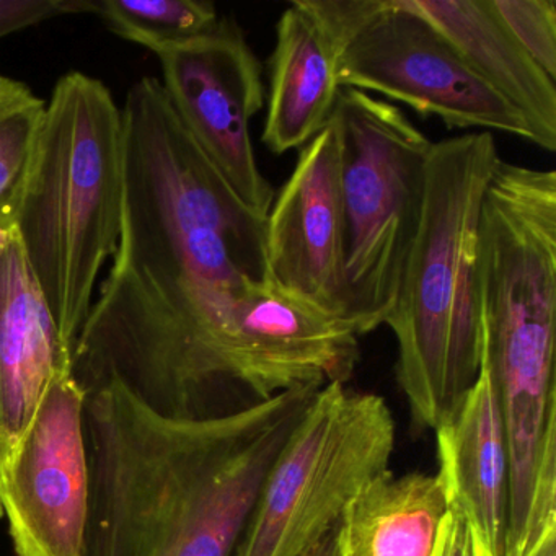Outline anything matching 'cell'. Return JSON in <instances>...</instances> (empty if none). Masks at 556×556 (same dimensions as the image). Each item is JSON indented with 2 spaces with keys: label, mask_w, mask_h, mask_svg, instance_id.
<instances>
[{
  "label": "cell",
  "mask_w": 556,
  "mask_h": 556,
  "mask_svg": "<svg viewBox=\"0 0 556 556\" xmlns=\"http://www.w3.org/2000/svg\"><path fill=\"white\" fill-rule=\"evenodd\" d=\"M122 232L73 351L86 392L118 380L172 418L232 415L288 392L243 328L271 278L266 217L250 210L144 77L122 109Z\"/></svg>",
  "instance_id": "1"
},
{
  "label": "cell",
  "mask_w": 556,
  "mask_h": 556,
  "mask_svg": "<svg viewBox=\"0 0 556 556\" xmlns=\"http://www.w3.org/2000/svg\"><path fill=\"white\" fill-rule=\"evenodd\" d=\"M320 389L216 418H172L118 380L87 392L80 556H233L266 475Z\"/></svg>",
  "instance_id": "2"
},
{
  "label": "cell",
  "mask_w": 556,
  "mask_h": 556,
  "mask_svg": "<svg viewBox=\"0 0 556 556\" xmlns=\"http://www.w3.org/2000/svg\"><path fill=\"white\" fill-rule=\"evenodd\" d=\"M500 161L491 132L432 142L418 232L383 324L395 337L396 382L418 431H435L480 374L478 226Z\"/></svg>",
  "instance_id": "3"
},
{
  "label": "cell",
  "mask_w": 556,
  "mask_h": 556,
  "mask_svg": "<svg viewBox=\"0 0 556 556\" xmlns=\"http://www.w3.org/2000/svg\"><path fill=\"white\" fill-rule=\"evenodd\" d=\"M481 366L509 464L532 471L556 441V174L501 159L478 226Z\"/></svg>",
  "instance_id": "4"
},
{
  "label": "cell",
  "mask_w": 556,
  "mask_h": 556,
  "mask_svg": "<svg viewBox=\"0 0 556 556\" xmlns=\"http://www.w3.org/2000/svg\"><path fill=\"white\" fill-rule=\"evenodd\" d=\"M122 214V109L99 79L67 74L47 103L15 227L71 356Z\"/></svg>",
  "instance_id": "5"
},
{
  "label": "cell",
  "mask_w": 556,
  "mask_h": 556,
  "mask_svg": "<svg viewBox=\"0 0 556 556\" xmlns=\"http://www.w3.org/2000/svg\"><path fill=\"white\" fill-rule=\"evenodd\" d=\"M331 119L340 135L346 318L363 337L395 305L432 142L399 106L356 89L340 90Z\"/></svg>",
  "instance_id": "6"
},
{
  "label": "cell",
  "mask_w": 556,
  "mask_h": 556,
  "mask_svg": "<svg viewBox=\"0 0 556 556\" xmlns=\"http://www.w3.org/2000/svg\"><path fill=\"white\" fill-rule=\"evenodd\" d=\"M396 422L383 396L330 383L276 458L233 556H301L390 471Z\"/></svg>",
  "instance_id": "7"
},
{
  "label": "cell",
  "mask_w": 556,
  "mask_h": 556,
  "mask_svg": "<svg viewBox=\"0 0 556 556\" xmlns=\"http://www.w3.org/2000/svg\"><path fill=\"white\" fill-rule=\"evenodd\" d=\"M338 83L341 89L389 97L451 129L504 132L533 144L522 113L406 0H380L379 11L340 51Z\"/></svg>",
  "instance_id": "8"
},
{
  "label": "cell",
  "mask_w": 556,
  "mask_h": 556,
  "mask_svg": "<svg viewBox=\"0 0 556 556\" xmlns=\"http://www.w3.org/2000/svg\"><path fill=\"white\" fill-rule=\"evenodd\" d=\"M86 390L71 374L48 387L0 475V514L18 556H80L90 506Z\"/></svg>",
  "instance_id": "9"
},
{
  "label": "cell",
  "mask_w": 556,
  "mask_h": 556,
  "mask_svg": "<svg viewBox=\"0 0 556 556\" xmlns=\"http://www.w3.org/2000/svg\"><path fill=\"white\" fill-rule=\"evenodd\" d=\"M165 96L237 197L268 216L275 190L260 172L250 123L265 105L263 70L232 18L157 54Z\"/></svg>",
  "instance_id": "10"
},
{
  "label": "cell",
  "mask_w": 556,
  "mask_h": 556,
  "mask_svg": "<svg viewBox=\"0 0 556 556\" xmlns=\"http://www.w3.org/2000/svg\"><path fill=\"white\" fill-rule=\"evenodd\" d=\"M266 258L276 285L346 318L340 135L328 125L301 149L266 216Z\"/></svg>",
  "instance_id": "11"
},
{
  "label": "cell",
  "mask_w": 556,
  "mask_h": 556,
  "mask_svg": "<svg viewBox=\"0 0 556 556\" xmlns=\"http://www.w3.org/2000/svg\"><path fill=\"white\" fill-rule=\"evenodd\" d=\"M73 372L17 227H0V475L54 379Z\"/></svg>",
  "instance_id": "12"
},
{
  "label": "cell",
  "mask_w": 556,
  "mask_h": 556,
  "mask_svg": "<svg viewBox=\"0 0 556 556\" xmlns=\"http://www.w3.org/2000/svg\"><path fill=\"white\" fill-rule=\"evenodd\" d=\"M438 477L473 530L483 556H503L509 504V457L496 392L486 370L434 431Z\"/></svg>",
  "instance_id": "13"
},
{
  "label": "cell",
  "mask_w": 556,
  "mask_h": 556,
  "mask_svg": "<svg viewBox=\"0 0 556 556\" xmlns=\"http://www.w3.org/2000/svg\"><path fill=\"white\" fill-rule=\"evenodd\" d=\"M462 60L514 109L533 132V144L556 151V84L514 40L491 0H406Z\"/></svg>",
  "instance_id": "14"
},
{
  "label": "cell",
  "mask_w": 556,
  "mask_h": 556,
  "mask_svg": "<svg viewBox=\"0 0 556 556\" xmlns=\"http://www.w3.org/2000/svg\"><path fill=\"white\" fill-rule=\"evenodd\" d=\"M262 141L273 154L302 149L330 122L340 96L338 50L304 0L276 25Z\"/></svg>",
  "instance_id": "15"
},
{
  "label": "cell",
  "mask_w": 556,
  "mask_h": 556,
  "mask_svg": "<svg viewBox=\"0 0 556 556\" xmlns=\"http://www.w3.org/2000/svg\"><path fill=\"white\" fill-rule=\"evenodd\" d=\"M448 509L438 475L387 471L348 506L344 556H432Z\"/></svg>",
  "instance_id": "16"
},
{
  "label": "cell",
  "mask_w": 556,
  "mask_h": 556,
  "mask_svg": "<svg viewBox=\"0 0 556 556\" xmlns=\"http://www.w3.org/2000/svg\"><path fill=\"white\" fill-rule=\"evenodd\" d=\"M115 34L161 54L219 24L216 5L206 0H90Z\"/></svg>",
  "instance_id": "17"
},
{
  "label": "cell",
  "mask_w": 556,
  "mask_h": 556,
  "mask_svg": "<svg viewBox=\"0 0 556 556\" xmlns=\"http://www.w3.org/2000/svg\"><path fill=\"white\" fill-rule=\"evenodd\" d=\"M47 102L0 74V227H15Z\"/></svg>",
  "instance_id": "18"
},
{
  "label": "cell",
  "mask_w": 556,
  "mask_h": 556,
  "mask_svg": "<svg viewBox=\"0 0 556 556\" xmlns=\"http://www.w3.org/2000/svg\"><path fill=\"white\" fill-rule=\"evenodd\" d=\"M491 5L514 40L556 83L555 0H491Z\"/></svg>",
  "instance_id": "19"
},
{
  "label": "cell",
  "mask_w": 556,
  "mask_h": 556,
  "mask_svg": "<svg viewBox=\"0 0 556 556\" xmlns=\"http://www.w3.org/2000/svg\"><path fill=\"white\" fill-rule=\"evenodd\" d=\"M92 12L90 0H0V38L61 14Z\"/></svg>",
  "instance_id": "20"
},
{
  "label": "cell",
  "mask_w": 556,
  "mask_h": 556,
  "mask_svg": "<svg viewBox=\"0 0 556 556\" xmlns=\"http://www.w3.org/2000/svg\"><path fill=\"white\" fill-rule=\"evenodd\" d=\"M480 546L475 539L468 520L455 507L448 509L439 530L432 556H481Z\"/></svg>",
  "instance_id": "21"
},
{
  "label": "cell",
  "mask_w": 556,
  "mask_h": 556,
  "mask_svg": "<svg viewBox=\"0 0 556 556\" xmlns=\"http://www.w3.org/2000/svg\"><path fill=\"white\" fill-rule=\"evenodd\" d=\"M343 522V520H341ZM301 556H344L343 548V530L341 523L325 533L315 545H312L307 552L302 553Z\"/></svg>",
  "instance_id": "22"
},
{
  "label": "cell",
  "mask_w": 556,
  "mask_h": 556,
  "mask_svg": "<svg viewBox=\"0 0 556 556\" xmlns=\"http://www.w3.org/2000/svg\"><path fill=\"white\" fill-rule=\"evenodd\" d=\"M532 556H556V530L555 532H549L548 535L543 539V542L536 546Z\"/></svg>",
  "instance_id": "23"
},
{
  "label": "cell",
  "mask_w": 556,
  "mask_h": 556,
  "mask_svg": "<svg viewBox=\"0 0 556 556\" xmlns=\"http://www.w3.org/2000/svg\"><path fill=\"white\" fill-rule=\"evenodd\" d=\"M481 556H483V555H481Z\"/></svg>",
  "instance_id": "24"
}]
</instances>
